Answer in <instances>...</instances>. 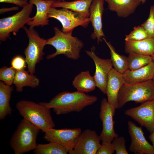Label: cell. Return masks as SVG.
Returning a JSON list of instances; mask_svg holds the SVG:
<instances>
[{"instance_id":"cell-27","label":"cell","mask_w":154,"mask_h":154,"mask_svg":"<svg viewBox=\"0 0 154 154\" xmlns=\"http://www.w3.org/2000/svg\"><path fill=\"white\" fill-rule=\"evenodd\" d=\"M128 70H134L147 65L152 61V56L135 53L128 54Z\"/></svg>"},{"instance_id":"cell-38","label":"cell","mask_w":154,"mask_h":154,"mask_svg":"<svg viewBox=\"0 0 154 154\" xmlns=\"http://www.w3.org/2000/svg\"><path fill=\"white\" fill-rule=\"evenodd\" d=\"M42 0L45 1H50V0H55V1H65L64 0Z\"/></svg>"},{"instance_id":"cell-15","label":"cell","mask_w":154,"mask_h":154,"mask_svg":"<svg viewBox=\"0 0 154 154\" xmlns=\"http://www.w3.org/2000/svg\"><path fill=\"white\" fill-rule=\"evenodd\" d=\"M104 2V0H93L89 8V18L93 29L91 37L94 40L96 39L98 44L105 38L102 21Z\"/></svg>"},{"instance_id":"cell-39","label":"cell","mask_w":154,"mask_h":154,"mask_svg":"<svg viewBox=\"0 0 154 154\" xmlns=\"http://www.w3.org/2000/svg\"><path fill=\"white\" fill-rule=\"evenodd\" d=\"M152 56V61L154 64V54Z\"/></svg>"},{"instance_id":"cell-14","label":"cell","mask_w":154,"mask_h":154,"mask_svg":"<svg viewBox=\"0 0 154 154\" xmlns=\"http://www.w3.org/2000/svg\"><path fill=\"white\" fill-rule=\"evenodd\" d=\"M127 124L131 140L129 151L135 154H154V149L145 138L142 127L131 121Z\"/></svg>"},{"instance_id":"cell-29","label":"cell","mask_w":154,"mask_h":154,"mask_svg":"<svg viewBox=\"0 0 154 154\" xmlns=\"http://www.w3.org/2000/svg\"><path fill=\"white\" fill-rule=\"evenodd\" d=\"M141 25L145 30L148 38H154V5L150 6L148 18Z\"/></svg>"},{"instance_id":"cell-19","label":"cell","mask_w":154,"mask_h":154,"mask_svg":"<svg viewBox=\"0 0 154 154\" xmlns=\"http://www.w3.org/2000/svg\"><path fill=\"white\" fill-rule=\"evenodd\" d=\"M125 82L131 84L153 79L154 64L153 61L142 68L134 70H127L122 74Z\"/></svg>"},{"instance_id":"cell-10","label":"cell","mask_w":154,"mask_h":154,"mask_svg":"<svg viewBox=\"0 0 154 154\" xmlns=\"http://www.w3.org/2000/svg\"><path fill=\"white\" fill-rule=\"evenodd\" d=\"M125 114L145 127L150 133L154 131V100L127 109Z\"/></svg>"},{"instance_id":"cell-1","label":"cell","mask_w":154,"mask_h":154,"mask_svg":"<svg viewBox=\"0 0 154 154\" xmlns=\"http://www.w3.org/2000/svg\"><path fill=\"white\" fill-rule=\"evenodd\" d=\"M97 100L96 96L78 90L72 92L64 91L57 94L48 102L39 103L49 109H52L56 114L59 115L80 112Z\"/></svg>"},{"instance_id":"cell-35","label":"cell","mask_w":154,"mask_h":154,"mask_svg":"<svg viewBox=\"0 0 154 154\" xmlns=\"http://www.w3.org/2000/svg\"><path fill=\"white\" fill-rule=\"evenodd\" d=\"M18 6H15L10 7H3L0 9V13H3L12 11H17L19 9Z\"/></svg>"},{"instance_id":"cell-33","label":"cell","mask_w":154,"mask_h":154,"mask_svg":"<svg viewBox=\"0 0 154 154\" xmlns=\"http://www.w3.org/2000/svg\"><path fill=\"white\" fill-rule=\"evenodd\" d=\"M115 151L112 142L102 141L96 154H112Z\"/></svg>"},{"instance_id":"cell-30","label":"cell","mask_w":154,"mask_h":154,"mask_svg":"<svg viewBox=\"0 0 154 154\" xmlns=\"http://www.w3.org/2000/svg\"><path fill=\"white\" fill-rule=\"evenodd\" d=\"M148 38L146 31L141 26L135 27L129 34L126 35L125 41H139Z\"/></svg>"},{"instance_id":"cell-17","label":"cell","mask_w":154,"mask_h":154,"mask_svg":"<svg viewBox=\"0 0 154 154\" xmlns=\"http://www.w3.org/2000/svg\"><path fill=\"white\" fill-rule=\"evenodd\" d=\"M29 3L36 7L37 12L32 20L27 24L29 28H34L40 26L43 27L49 25L48 12L55 0H29Z\"/></svg>"},{"instance_id":"cell-16","label":"cell","mask_w":154,"mask_h":154,"mask_svg":"<svg viewBox=\"0 0 154 154\" xmlns=\"http://www.w3.org/2000/svg\"><path fill=\"white\" fill-rule=\"evenodd\" d=\"M125 83L122 74L114 68L108 75L106 92L108 102L116 109L119 108L118 96L120 89Z\"/></svg>"},{"instance_id":"cell-31","label":"cell","mask_w":154,"mask_h":154,"mask_svg":"<svg viewBox=\"0 0 154 154\" xmlns=\"http://www.w3.org/2000/svg\"><path fill=\"white\" fill-rule=\"evenodd\" d=\"M116 154H128L125 145L126 141L123 136L115 138L112 142Z\"/></svg>"},{"instance_id":"cell-4","label":"cell","mask_w":154,"mask_h":154,"mask_svg":"<svg viewBox=\"0 0 154 154\" xmlns=\"http://www.w3.org/2000/svg\"><path fill=\"white\" fill-rule=\"evenodd\" d=\"M40 129L23 118L13 133L9 142L15 154H22L33 150Z\"/></svg>"},{"instance_id":"cell-34","label":"cell","mask_w":154,"mask_h":154,"mask_svg":"<svg viewBox=\"0 0 154 154\" xmlns=\"http://www.w3.org/2000/svg\"><path fill=\"white\" fill-rule=\"evenodd\" d=\"M0 3H5L14 4L17 6L23 7L29 3L26 1L20 0H0Z\"/></svg>"},{"instance_id":"cell-32","label":"cell","mask_w":154,"mask_h":154,"mask_svg":"<svg viewBox=\"0 0 154 154\" xmlns=\"http://www.w3.org/2000/svg\"><path fill=\"white\" fill-rule=\"evenodd\" d=\"M25 59L20 55L14 57L11 62V67L16 71L25 69L26 67Z\"/></svg>"},{"instance_id":"cell-25","label":"cell","mask_w":154,"mask_h":154,"mask_svg":"<svg viewBox=\"0 0 154 154\" xmlns=\"http://www.w3.org/2000/svg\"><path fill=\"white\" fill-rule=\"evenodd\" d=\"M103 39L110 49V60L113 66L118 72L123 74L128 69L127 57L119 54L110 42L108 41L104 37L103 38Z\"/></svg>"},{"instance_id":"cell-9","label":"cell","mask_w":154,"mask_h":154,"mask_svg":"<svg viewBox=\"0 0 154 154\" xmlns=\"http://www.w3.org/2000/svg\"><path fill=\"white\" fill-rule=\"evenodd\" d=\"M81 132L80 128L60 129L51 128L44 132L43 138L47 141L58 143L66 149L69 152L73 149L76 140Z\"/></svg>"},{"instance_id":"cell-41","label":"cell","mask_w":154,"mask_h":154,"mask_svg":"<svg viewBox=\"0 0 154 154\" xmlns=\"http://www.w3.org/2000/svg\"><path fill=\"white\" fill-rule=\"evenodd\" d=\"M153 80H154V76H153Z\"/></svg>"},{"instance_id":"cell-7","label":"cell","mask_w":154,"mask_h":154,"mask_svg":"<svg viewBox=\"0 0 154 154\" xmlns=\"http://www.w3.org/2000/svg\"><path fill=\"white\" fill-rule=\"evenodd\" d=\"M33 5L29 3L22 9L15 14L0 19V40L5 41L9 38L11 34L15 35L25 24L32 20L30 17Z\"/></svg>"},{"instance_id":"cell-21","label":"cell","mask_w":154,"mask_h":154,"mask_svg":"<svg viewBox=\"0 0 154 154\" xmlns=\"http://www.w3.org/2000/svg\"><path fill=\"white\" fill-rule=\"evenodd\" d=\"M93 0H76L72 1H55L51 7L69 9L83 16L89 17V8Z\"/></svg>"},{"instance_id":"cell-5","label":"cell","mask_w":154,"mask_h":154,"mask_svg":"<svg viewBox=\"0 0 154 154\" xmlns=\"http://www.w3.org/2000/svg\"><path fill=\"white\" fill-rule=\"evenodd\" d=\"M154 100V80L128 84L125 82L121 88L118 96L119 108L127 102L134 101L141 104Z\"/></svg>"},{"instance_id":"cell-3","label":"cell","mask_w":154,"mask_h":154,"mask_svg":"<svg viewBox=\"0 0 154 154\" xmlns=\"http://www.w3.org/2000/svg\"><path fill=\"white\" fill-rule=\"evenodd\" d=\"M19 114L38 127L43 132L54 128L55 125L51 114L50 109L34 102L21 100L16 104Z\"/></svg>"},{"instance_id":"cell-2","label":"cell","mask_w":154,"mask_h":154,"mask_svg":"<svg viewBox=\"0 0 154 154\" xmlns=\"http://www.w3.org/2000/svg\"><path fill=\"white\" fill-rule=\"evenodd\" d=\"M53 29L54 35L47 39L46 44L52 46L56 50L48 55L47 59H50L62 54L74 60L78 59L84 46L82 41L77 37L73 36L72 34L62 32L58 27H54Z\"/></svg>"},{"instance_id":"cell-11","label":"cell","mask_w":154,"mask_h":154,"mask_svg":"<svg viewBox=\"0 0 154 154\" xmlns=\"http://www.w3.org/2000/svg\"><path fill=\"white\" fill-rule=\"evenodd\" d=\"M116 109L103 98L102 100L99 113L102 125V129L100 135L101 141L112 142L114 139L119 136L114 129L113 117Z\"/></svg>"},{"instance_id":"cell-22","label":"cell","mask_w":154,"mask_h":154,"mask_svg":"<svg viewBox=\"0 0 154 154\" xmlns=\"http://www.w3.org/2000/svg\"><path fill=\"white\" fill-rule=\"evenodd\" d=\"M39 82L37 77L23 69L16 71L13 84L15 86L16 91L21 92L24 87L35 88L38 86Z\"/></svg>"},{"instance_id":"cell-36","label":"cell","mask_w":154,"mask_h":154,"mask_svg":"<svg viewBox=\"0 0 154 154\" xmlns=\"http://www.w3.org/2000/svg\"><path fill=\"white\" fill-rule=\"evenodd\" d=\"M149 138L151 141L153 147L154 149V131L152 133H151L149 136Z\"/></svg>"},{"instance_id":"cell-26","label":"cell","mask_w":154,"mask_h":154,"mask_svg":"<svg viewBox=\"0 0 154 154\" xmlns=\"http://www.w3.org/2000/svg\"><path fill=\"white\" fill-rule=\"evenodd\" d=\"M33 153L35 154H67L68 151L58 143L50 142L48 144H37Z\"/></svg>"},{"instance_id":"cell-13","label":"cell","mask_w":154,"mask_h":154,"mask_svg":"<svg viewBox=\"0 0 154 154\" xmlns=\"http://www.w3.org/2000/svg\"><path fill=\"white\" fill-rule=\"evenodd\" d=\"M101 141L95 130L87 129L82 132L77 138L70 154H96L101 146Z\"/></svg>"},{"instance_id":"cell-12","label":"cell","mask_w":154,"mask_h":154,"mask_svg":"<svg viewBox=\"0 0 154 154\" xmlns=\"http://www.w3.org/2000/svg\"><path fill=\"white\" fill-rule=\"evenodd\" d=\"M96 47L93 46L90 50H86L87 54L93 60L96 67L94 76L96 87L104 94H106V88L109 72L113 68L110 59L100 58L95 52Z\"/></svg>"},{"instance_id":"cell-37","label":"cell","mask_w":154,"mask_h":154,"mask_svg":"<svg viewBox=\"0 0 154 154\" xmlns=\"http://www.w3.org/2000/svg\"><path fill=\"white\" fill-rule=\"evenodd\" d=\"M147 0H141V4H143L145 3Z\"/></svg>"},{"instance_id":"cell-23","label":"cell","mask_w":154,"mask_h":154,"mask_svg":"<svg viewBox=\"0 0 154 154\" xmlns=\"http://www.w3.org/2000/svg\"><path fill=\"white\" fill-rule=\"evenodd\" d=\"M72 85L78 91L84 93L92 92L96 87L94 76L91 75L89 70L82 72L76 76Z\"/></svg>"},{"instance_id":"cell-42","label":"cell","mask_w":154,"mask_h":154,"mask_svg":"<svg viewBox=\"0 0 154 154\" xmlns=\"http://www.w3.org/2000/svg\"></svg>"},{"instance_id":"cell-18","label":"cell","mask_w":154,"mask_h":154,"mask_svg":"<svg viewBox=\"0 0 154 154\" xmlns=\"http://www.w3.org/2000/svg\"><path fill=\"white\" fill-rule=\"evenodd\" d=\"M109 9L119 17L126 18L134 13L141 4V0H104Z\"/></svg>"},{"instance_id":"cell-24","label":"cell","mask_w":154,"mask_h":154,"mask_svg":"<svg viewBox=\"0 0 154 154\" xmlns=\"http://www.w3.org/2000/svg\"><path fill=\"white\" fill-rule=\"evenodd\" d=\"M13 88L0 82V119H4L8 115H10L13 110L10 101Z\"/></svg>"},{"instance_id":"cell-8","label":"cell","mask_w":154,"mask_h":154,"mask_svg":"<svg viewBox=\"0 0 154 154\" xmlns=\"http://www.w3.org/2000/svg\"><path fill=\"white\" fill-rule=\"evenodd\" d=\"M48 17L59 21L62 25L61 31L66 33L72 34L73 29L79 26L86 28L90 23L89 17L65 8L58 9L51 7L48 12Z\"/></svg>"},{"instance_id":"cell-20","label":"cell","mask_w":154,"mask_h":154,"mask_svg":"<svg viewBox=\"0 0 154 154\" xmlns=\"http://www.w3.org/2000/svg\"><path fill=\"white\" fill-rule=\"evenodd\" d=\"M124 49L125 52L128 54L135 53L152 56L154 54V38L125 41Z\"/></svg>"},{"instance_id":"cell-40","label":"cell","mask_w":154,"mask_h":154,"mask_svg":"<svg viewBox=\"0 0 154 154\" xmlns=\"http://www.w3.org/2000/svg\"><path fill=\"white\" fill-rule=\"evenodd\" d=\"M20 0L22 1H27L29 0Z\"/></svg>"},{"instance_id":"cell-28","label":"cell","mask_w":154,"mask_h":154,"mask_svg":"<svg viewBox=\"0 0 154 154\" xmlns=\"http://www.w3.org/2000/svg\"><path fill=\"white\" fill-rule=\"evenodd\" d=\"M16 70L11 67L5 66L0 69V80L6 85L11 86L13 83Z\"/></svg>"},{"instance_id":"cell-6","label":"cell","mask_w":154,"mask_h":154,"mask_svg":"<svg viewBox=\"0 0 154 154\" xmlns=\"http://www.w3.org/2000/svg\"><path fill=\"white\" fill-rule=\"evenodd\" d=\"M23 29L29 39L28 45L24 51L28 71L34 74L36 72V64L43 59L44 54L43 50L46 45L47 39L41 38L34 28H28L24 26Z\"/></svg>"}]
</instances>
